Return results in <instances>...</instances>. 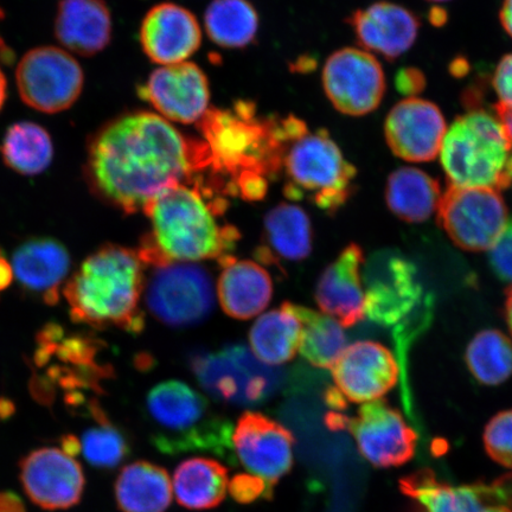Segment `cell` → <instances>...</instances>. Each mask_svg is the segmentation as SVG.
<instances>
[{
  "label": "cell",
  "mask_w": 512,
  "mask_h": 512,
  "mask_svg": "<svg viewBox=\"0 0 512 512\" xmlns=\"http://www.w3.org/2000/svg\"><path fill=\"white\" fill-rule=\"evenodd\" d=\"M228 492L241 504H251L260 498L270 499L273 496L272 486L252 473H240L233 477L228 484Z\"/></svg>",
  "instance_id": "8d00e7d4"
},
{
  "label": "cell",
  "mask_w": 512,
  "mask_h": 512,
  "mask_svg": "<svg viewBox=\"0 0 512 512\" xmlns=\"http://www.w3.org/2000/svg\"><path fill=\"white\" fill-rule=\"evenodd\" d=\"M152 268L146 280L145 303L158 322L174 329L200 325L214 311L213 279L191 262H169Z\"/></svg>",
  "instance_id": "ba28073f"
},
{
  "label": "cell",
  "mask_w": 512,
  "mask_h": 512,
  "mask_svg": "<svg viewBox=\"0 0 512 512\" xmlns=\"http://www.w3.org/2000/svg\"><path fill=\"white\" fill-rule=\"evenodd\" d=\"M82 453L87 463L101 470H113L131 453L130 441L111 420L89 428L81 438Z\"/></svg>",
  "instance_id": "e575fe53"
},
{
  "label": "cell",
  "mask_w": 512,
  "mask_h": 512,
  "mask_svg": "<svg viewBox=\"0 0 512 512\" xmlns=\"http://www.w3.org/2000/svg\"><path fill=\"white\" fill-rule=\"evenodd\" d=\"M331 370L344 399L363 405L383 398L399 380V366L392 352L370 341L348 345Z\"/></svg>",
  "instance_id": "ac0fdd59"
},
{
  "label": "cell",
  "mask_w": 512,
  "mask_h": 512,
  "mask_svg": "<svg viewBox=\"0 0 512 512\" xmlns=\"http://www.w3.org/2000/svg\"><path fill=\"white\" fill-rule=\"evenodd\" d=\"M323 88L339 113L362 117L380 106L386 78L374 55L366 50L344 48L326 60Z\"/></svg>",
  "instance_id": "7c38bea8"
},
{
  "label": "cell",
  "mask_w": 512,
  "mask_h": 512,
  "mask_svg": "<svg viewBox=\"0 0 512 512\" xmlns=\"http://www.w3.org/2000/svg\"><path fill=\"white\" fill-rule=\"evenodd\" d=\"M400 486L412 499L413 512H512V476L454 486L421 470L401 479Z\"/></svg>",
  "instance_id": "4fadbf2b"
},
{
  "label": "cell",
  "mask_w": 512,
  "mask_h": 512,
  "mask_svg": "<svg viewBox=\"0 0 512 512\" xmlns=\"http://www.w3.org/2000/svg\"><path fill=\"white\" fill-rule=\"evenodd\" d=\"M204 25L217 46L240 49L254 41L259 16L248 0H213L204 15Z\"/></svg>",
  "instance_id": "d6a6232c"
},
{
  "label": "cell",
  "mask_w": 512,
  "mask_h": 512,
  "mask_svg": "<svg viewBox=\"0 0 512 512\" xmlns=\"http://www.w3.org/2000/svg\"><path fill=\"white\" fill-rule=\"evenodd\" d=\"M19 479L30 501L44 510H66L81 502L86 478L80 463L54 447L32 451L19 463Z\"/></svg>",
  "instance_id": "2e32d148"
},
{
  "label": "cell",
  "mask_w": 512,
  "mask_h": 512,
  "mask_svg": "<svg viewBox=\"0 0 512 512\" xmlns=\"http://www.w3.org/2000/svg\"><path fill=\"white\" fill-rule=\"evenodd\" d=\"M313 247L310 216L297 204L280 203L265 216L255 260L285 274L288 266L309 258Z\"/></svg>",
  "instance_id": "7402d4cb"
},
{
  "label": "cell",
  "mask_w": 512,
  "mask_h": 512,
  "mask_svg": "<svg viewBox=\"0 0 512 512\" xmlns=\"http://www.w3.org/2000/svg\"><path fill=\"white\" fill-rule=\"evenodd\" d=\"M294 444L291 431L259 412L243 413L233 432L235 457L272 488L292 470Z\"/></svg>",
  "instance_id": "9a60e30c"
},
{
  "label": "cell",
  "mask_w": 512,
  "mask_h": 512,
  "mask_svg": "<svg viewBox=\"0 0 512 512\" xmlns=\"http://www.w3.org/2000/svg\"><path fill=\"white\" fill-rule=\"evenodd\" d=\"M112 16L105 0H61L55 18V35L64 48L91 57L112 40Z\"/></svg>",
  "instance_id": "484cf974"
},
{
  "label": "cell",
  "mask_w": 512,
  "mask_h": 512,
  "mask_svg": "<svg viewBox=\"0 0 512 512\" xmlns=\"http://www.w3.org/2000/svg\"><path fill=\"white\" fill-rule=\"evenodd\" d=\"M16 83L25 105L55 114L69 110L79 100L85 74L67 50L38 47L29 50L18 63Z\"/></svg>",
  "instance_id": "9c48e42d"
},
{
  "label": "cell",
  "mask_w": 512,
  "mask_h": 512,
  "mask_svg": "<svg viewBox=\"0 0 512 512\" xmlns=\"http://www.w3.org/2000/svg\"><path fill=\"white\" fill-rule=\"evenodd\" d=\"M497 119L501 121L505 133L512 147V107L498 104L496 106Z\"/></svg>",
  "instance_id": "b9f144b4"
},
{
  "label": "cell",
  "mask_w": 512,
  "mask_h": 512,
  "mask_svg": "<svg viewBox=\"0 0 512 512\" xmlns=\"http://www.w3.org/2000/svg\"><path fill=\"white\" fill-rule=\"evenodd\" d=\"M201 163L200 152L168 120L138 111L120 115L94 134L85 172L100 200L133 215L183 184Z\"/></svg>",
  "instance_id": "6da1fadb"
},
{
  "label": "cell",
  "mask_w": 512,
  "mask_h": 512,
  "mask_svg": "<svg viewBox=\"0 0 512 512\" xmlns=\"http://www.w3.org/2000/svg\"><path fill=\"white\" fill-rule=\"evenodd\" d=\"M348 432L362 456L379 469L405 465L414 457L418 435L383 400L364 403L350 418Z\"/></svg>",
  "instance_id": "5bb4252c"
},
{
  "label": "cell",
  "mask_w": 512,
  "mask_h": 512,
  "mask_svg": "<svg viewBox=\"0 0 512 512\" xmlns=\"http://www.w3.org/2000/svg\"><path fill=\"white\" fill-rule=\"evenodd\" d=\"M0 512H27L22 498L15 492H0Z\"/></svg>",
  "instance_id": "ab89813d"
},
{
  "label": "cell",
  "mask_w": 512,
  "mask_h": 512,
  "mask_svg": "<svg viewBox=\"0 0 512 512\" xmlns=\"http://www.w3.org/2000/svg\"><path fill=\"white\" fill-rule=\"evenodd\" d=\"M444 115L432 102L409 98L396 104L384 124L387 144L407 162H432L446 136Z\"/></svg>",
  "instance_id": "d6986e66"
},
{
  "label": "cell",
  "mask_w": 512,
  "mask_h": 512,
  "mask_svg": "<svg viewBox=\"0 0 512 512\" xmlns=\"http://www.w3.org/2000/svg\"><path fill=\"white\" fill-rule=\"evenodd\" d=\"M70 268V255L60 241L35 238L22 243L12 256V271L23 290L55 305Z\"/></svg>",
  "instance_id": "cb8c5ba5"
},
{
  "label": "cell",
  "mask_w": 512,
  "mask_h": 512,
  "mask_svg": "<svg viewBox=\"0 0 512 512\" xmlns=\"http://www.w3.org/2000/svg\"><path fill=\"white\" fill-rule=\"evenodd\" d=\"M3 18H4V12H3V9L0 8V21H2Z\"/></svg>",
  "instance_id": "c3c4849f"
},
{
  "label": "cell",
  "mask_w": 512,
  "mask_h": 512,
  "mask_svg": "<svg viewBox=\"0 0 512 512\" xmlns=\"http://www.w3.org/2000/svg\"><path fill=\"white\" fill-rule=\"evenodd\" d=\"M144 53L159 66L182 63L201 47L202 31L197 18L177 4L162 3L147 12L140 28Z\"/></svg>",
  "instance_id": "ffe728a7"
},
{
  "label": "cell",
  "mask_w": 512,
  "mask_h": 512,
  "mask_svg": "<svg viewBox=\"0 0 512 512\" xmlns=\"http://www.w3.org/2000/svg\"><path fill=\"white\" fill-rule=\"evenodd\" d=\"M61 451L75 458L82 452L81 440L73 434L64 435L61 439Z\"/></svg>",
  "instance_id": "60d3db41"
},
{
  "label": "cell",
  "mask_w": 512,
  "mask_h": 512,
  "mask_svg": "<svg viewBox=\"0 0 512 512\" xmlns=\"http://www.w3.org/2000/svg\"><path fill=\"white\" fill-rule=\"evenodd\" d=\"M441 196L439 183L424 171L401 168L388 178V207L403 221H427L438 210Z\"/></svg>",
  "instance_id": "f546056e"
},
{
  "label": "cell",
  "mask_w": 512,
  "mask_h": 512,
  "mask_svg": "<svg viewBox=\"0 0 512 512\" xmlns=\"http://www.w3.org/2000/svg\"><path fill=\"white\" fill-rule=\"evenodd\" d=\"M483 439L490 458L512 470V409L498 413L489 421Z\"/></svg>",
  "instance_id": "d590c367"
},
{
  "label": "cell",
  "mask_w": 512,
  "mask_h": 512,
  "mask_svg": "<svg viewBox=\"0 0 512 512\" xmlns=\"http://www.w3.org/2000/svg\"><path fill=\"white\" fill-rule=\"evenodd\" d=\"M466 364L473 376L486 386H497L512 375V343L497 330H485L472 339Z\"/></svg>",
  "instance_id": "836d02e7"
},
{
  "label": "cell",
  "mask_w": 512,
  "mask_h": 512,
  "mask_svg": "<svg viewBox=\"0 0 512 512\" xmlns=\"http://www.w3.org/2000/svg\"><path fill=\"white\" fill-rule=\"evenodd\" d=\"M302 323L303 335L299 352L304 360L317 369H331L347 345L343 326L325 313L293 304Z\"/></svg>",
  "instance_id": "4dcf8cb0"
},
{
  "label": "cell",
  "mask_w": 512,
  "mask_h": 512,
  "mask_svg": "<svg viewBox=\"0 0 512 512\" xmlns=\"http://www.w3.org/2000/svg\"><path fill=\"white\" fill-rule=\"evenodd\" d=\"M172 494L168 471L145 460L125 466L115 480V502L121 512H165Z\"/></svg>",
  "instance_id": "4316f807"
},
{
  "label": "cell",
  "mask_w": 512,
  "mask_h": 512,
  "mask_svg": "<svg viewBox=\"0 0 512 512\" xmlns=\"http://www.w3.org/2000/svg\"><path fill=\"white\" fill-rule=\"evenodd\" d=\"M302 335V323L293 304L284 303L256 319L249 330V344L261 362L279 367L296 357Z\"/></svg>",
  "instance_id": "83f0119b"
},
{
  "label": "cell",
  "mask_w": 512,
  "mask_h": 512,
  "mask_svg": "<svg viewBox=\"0 0 512 512\" xmlns=\"http://www.w3.org/2000/svg\"><path fill=\"white\" fill-rule=\"evenodd\" d=\"M228 470L214 459L184 460L175 471L177 502L189 510H209L223 502L228 492Z\"/></svg>",
  "instance_id": "f1b7e54d"
},
{
  "label": "cell",
  "mask_w": 512,
  "mask_h": 512,
  "mask_svg": "<svg viewBox=\"0 0 512 512\" xmlns=\"http://www.w3.org/2000/svg\"><path fill=\"white\" fill-rule=\"evenodd\" d=\"M145 412L151 443L159 452L168 456L210 452L236 463L232 422L189 384L176 380L158 383L146 396Z\"/></svg>",
  "instance_id": "277c9868"
},
{
  "label": "cell",
  "mask_w": 512,
  "mask_h": 512,
  "mask_svg": "<svg viewBox=\"0 0 512 512\" xmlns=\"http://www.w3.org/2000/svg\"><path fill=\"white\" fill-rule=\"evenodd\" d=\"M440 160L453 187L498 191L512 185V147L501 121L488 113L472 112L454 121Z\"/></svg>",
  "instance_id": "5b68a950"
},
{
  "label": "cell",
  "mask_w": 512,
  "mask_h": 512,
  "mask_svg": "<svg viewBox=\"0 0 512 512\" xmlns=\"http://www.w3.org/2000/svg\"><path fill=\"white\" fill-rule=\"evenodd\" d=\"M138 94L160 117L185 125L202 120L210 101L207 75L187 61L156 69Z\"/></svg>",
  "instance_id": "e0dca14e"
},
{
  "label": "cell",
  "mask_w": 512,
  "mask_h": 512,
  "mask_svg": "<svg viewBox=\"0 0 512 512\" xmlns=\"http://www.w3.org/2000/svg\"><path fill=\"white\" fill-rule=\"evenodd\" d=\"M358 44L393 61L412 48L420 22L403 6L381 2L357 10L350 18Z\"/></svg>",
  "instance_id": "603a6c76"
},
{
  "label": "cell",
  "mask_w": 512,
  "mask_h": 512,
  "mask_svg": "<svg viewBox=\"0 0 512 512\" xmlns=\"http://www.w3.org/2000/svg\"><path fill=\"white\" fill-rule=\"evenodd\" d=\"M12 277H14L12 266H10V262L0 252V291L5 290L11 284Z\"/></svg>",
  "instance_id": "7bdbcfd3"
},
{
  "label": "cell",
  "mask_w": 512,
  "mask_h": 512,
  "mask_svg": "<svg viewBox=\"0 0 512 512\" xmlns=\"http://www.w3.org/2000/svg\"><path fill=\"white\" fill-rule=\"evenodd\" d=\"M190 368L204 392L233 406L261 405L272 399L287 380L283 369L261 362L241 344L197 352L190 358Z\"/></svg>",
  "instance_id": "52a82bcc"
},
{
  "label": "cell",
  "mask_w": 512,
  "mask_h": 512,
  "mask_svg": "<svg viewBox=\"0 0 512 512\" xmlns=\"http://www.w3.org/2000/svg\"><path fill=\"white\" fill-rule=\"evenodd\" d=\"M430 2L440 3V2H447V0H430Z\"/></svg>",
  "instance_id": "681fc988"
},
{
  "label": "cell",
  "mask_w": 512,
  "mask_h": 512,
  "mask_svg": "<svg viewBox=\"0 0 512 512\" xmlns=\"http://www.w3.org/2000/svg\"><path fill=\"white\" fill-rule=\"evenodd\" d=\"M440 226L465 251H488L508 224V208L497 190L453 187L441 196Z\"/></svg>",
  "instance_id": "30bf717a"
},
{
  "label": "cell",
  "mask_w": 512,
  "mask_h": 512,
  "mask_svg": "<svg viewBox=\"0 0 512 512\" xmlns=\"http://www.w3.org/2000/svg\"><path fill=\"white\" fill-rule=\"evenodd\" d=\"M226 209V200L200 185L183 183L164 191L144 210L151 222V232L137 251L144 266L207 260L220 264L241 239L239 229L221 219Z\"/></svg>",
  "instance_id": "7a4b0ae2"
},
{
  "label": "cell",
  "mask_w": 512,
  "mask_h": 512,
  "mask_svg": "<svg viewBox=\"0 0 512 512\" xmlns=\"http://www.w3.org/2000/svg\"><path fill=\"white\" fill-rule=\"evenodd\" d=\"M362 277L366 296L364 312L374 323L383 326H398L424 296L415 266L393 251L370 256Z\"/></svg>",
  "instance_id": "8fae6325"
},
{
  "label": "cell",
  "mask_w": 512,
  "mask_h": 512,
  "mask_svg": "<svg viewBox=\"0 0 512 512\" xmlns=\"http://www.w3.org/2000/svg\"><path fill=\"white\" fill-rule=\"evenodd\" d=\"M14 413V406H11L10 402H0V419L10 418Z\"/></svg>",
  "instance_id": "7dc6e473"
},
{
  "label": "cell",
  "mask_w": 512,
  "mask_h": 512,
  "mask_svg": "<svg viewBox=\"0 0 512 512\" xmlns=\"http://www.w3.org/2000/svg\"><path fill=\"white\" fill-rule=\"evenodd\" d=\"M505 318H507L509 328L512 332V287L509 288L507 293V303H505Z\"/></svg>",
  "instance_id": "f6af8a7d"
},
{
  "label": "cell",
  "mask_w": 512,
  "mask_h": 512,
  "mask_svg": "<svg viewBox=\"0 0 512 512\" xmlns=\"http://www.w3.org/2000/svg\"><path fill=\"white\" fill-rule=\"evenodd\" d=\"M501 23L504 30L512 37V0H504L501 10Z\"/></svg>",
  "instance_id": "ee69618b"
},
{
  "label": "cell",
  "mask_w": 512,
  "mask_h": 512,
  "mask_svg": "<svg viewBox=\"0 0 512 512\" xmlns=\"http://www.w3.org/2000/svg\"><path fill=\"white\" fill-rule=\"evenodd\" d=\"M145 266L138 252L106 245L89 255L64 287L70 317L94 329L118 328L131 334L144 330L140 298Z\"/></svg>",
  "instance_id": "3957f363"
},
{
  "label": "cell",
  "mask_w": 512,
  "mask_h": 512,
  "mask_svg": "<svg viewBox=\"0 0 512 512\" xmlns=\"http://www.w3.org/2000/svg\"><path fill=\"white\" fill-rule=\"evenodd\" d=\"M6 89H8V83H6V79H5L3 70L0 69V111H2V108L5 104Z\"/></svg>",
  "instance_id": "bcb514c9"
},
{
  "label": "cell",
  "mask_w": 512,
  "mask_h": 512,
  "mask_svg": "<svg viewBox=\"0 0 512 512\" xmlns=\"http://www.w3.org/2000/svg\"><path fill=\"white\" fill-rule=\"evenodd\" d=\"M0 151L11 170L24 176H35L46 171L53 162L54 145L46 128L22 121L6 132Z\"/></svg>",
  "instance_id": "1f68e13d"
},
{
  "label": "cell",
  "mask_w": 512,
  "mask_h": 512,
  "mask_svg": "<svg viewBox=\"0 0 512 512\" xmlns=\"http://www.w3.org/2000/svg\"><path fill=\"white\" fill-rule=\"evenodd\" d=\"M220 265L217 293L224 313L248 320L264 311L273 297V281L265 268L259 262L239 260L233 255Z\"/></svg>",
  "instance_id": "d4e9b609"
},
{
  "label": "cell",
  "mask_w": 512,
  "mask_h": 512,
  "mask_svg": "<svg viewBox=\"0 0 512 512\" xmlns=\"http://www.w3.org/2000/svg\"><path fill=\"white\" fill-rule=\"evenodd\" d=\"M363 265L362 248L356 243H350L318 279L315 299L319 309L325 315L335 318L343 328H351L366 317Z\"/></svg>",
  "instance_id": "44dd1931"
},
{
  "label": "cell",
  "mask_w": 512,
  "mask_h": 512,
  "mask_svg": "<svg viewBox=\"0 0 512 512\" xmlns=\"http://www.w3.org/2000/svg\"><path fill=\"white\" fill-rule=\"evenodd\" d=\"M489 260L492 270L499 279L512 283V220L491 247Z\"/></svg>",
  "instance_id": "74e56055"
},
{
  "label": "cell",
  "mask_w": 512,
  "mask_h": 512,
  "mask_svg": "<svg viewBox=\"0 0 512 512\" xmlns=\"http://www.w3.org/2000/svg\"><path fill=\"white\" fill-rule=\"evenodd\" d=\"M494 88L499 104L512 107V54L504 56L498 63L494 75Z\"/></svg>",
  "instance_id": "f35d334b"
},
{
  "label": "cell",
  "mask_w": 512,
  "mask_h": 512,
  "mask_svg": "<svg viewBox=\"0 0 512 512\" xmlns=\"http://www.w3.org/2000/svg\"><path fill=\"white\" fill-rule=\"evenodd\" d=\"M288 200H305L330 215L348 202L356 169L325 131L305 132L284 158Z\"/></svg>",
  "instance_id": "8992f818"
}]
</instances>
